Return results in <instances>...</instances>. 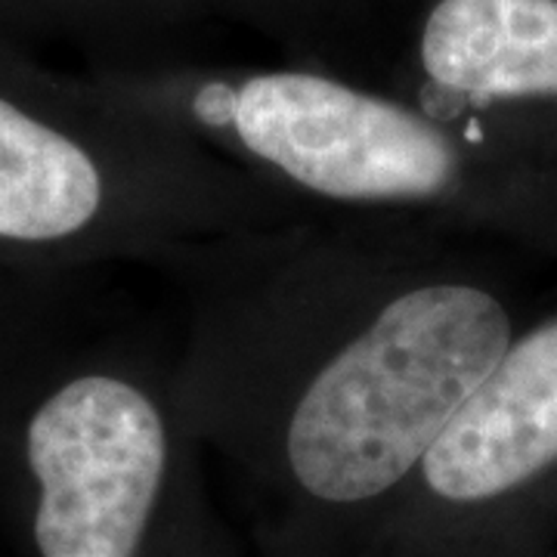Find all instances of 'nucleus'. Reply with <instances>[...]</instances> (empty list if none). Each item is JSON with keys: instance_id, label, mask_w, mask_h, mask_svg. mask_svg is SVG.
<instances>
[{"instance_id": "9", "label": "nucleus", "mask_w": 557, "mask_h": 557, "mask_svg": "<svg viewBox=\"0 0 557 557\" xmlns=\"http://www.w3.org/2000/svg\"><path fill=\"white\" fill-rule=\"evenodd\" d=\"M90 329L87 273L0 263V456L35 381Z\"/></svg>"}, {"instance_id": "7", "label": "nucleus", "mask_w": 557, "mask_h": 557, "mask_svg": "<svg viewBox=\"0 0 557 557\" xmlns=\"http://www.w3.org/2000/svg\"><path fill=\"white\" fill-rule=\"evenodd\" d=\"M13 22L25 60L69 53L84 75L205 60L199 40L214 25L199 0H13Z\"/></svg>"}, {"instance_id": "2", "label": "nucleus", "mask_w": 557, "mask_h": 557, "mask_svg": "<svg viewBox=\"0 0 557 557\" xmlns=\"http://www.w3.org/2000/svg\"><path fill=\"white\" fill-rule=\"evenodd\" d=\"M90 78L300 201L557 245V161L465 137L379 84L214 60Z\"/></svg>"}, {"instance_id": "1", "label": "nucleus", "mask_w": 557, "mask_h": 557, "mask_svg": "<svg viewBox=\"0 0 557 557\" xmlns=\"http://www.w3.org/2000/svg\"><path fill=\"white\" fill-rule=\"evenodd\" d=\"M468 230L322 218L201 242L183 292L177 394L201 446L282 505L285 557L379 530L428 446L520 332Z\"/></svg>"}, {"instance_id": "6", "label": "nucleus", "mask_w": 557, "mask_h": 557, "mask_svg": "<svg viewBox=\"0 0 557 557\" xmlns=\"http://www.w3.org/2000/svg\"><path fill=\"white\" fill-rule=\"evenodd\" d=\"M381 87L465 137L557 161V0H409Z\"/></svg>"}, {"instance_id": "10", "label": "nucleus", "mask_w": 557, "mask_h": 557, "mask_svg": "<svg viewBox=\"0 0 557 557\" xmlns=\"http://www.w3.org/2000/svg\"><path fill=\"white\" fill-rule=\"evenodd\" d=\"M0 53L22 57L16 44V22H13V0H0ZM25 60V57H22Z\"/></svg>"}, {"instance_id": "8", "label": "nucleus", "mask_w": 557, "mask_h": 557, "mask_svg": "<svg viewBox=\"0 0 557 557\" xmlns=\"http://www.w3.org/2000/svg\"><path fill=\"white\" fill-rule=\"evenodd\" d=\"M214 22H230L276 47L282 62L384 84L409 0H199Z\"/></svg>"}, {"instance_id": "4", "label": "nucleus", "mask_w": 557, "mask_h": 557, "mask_svg": "<svg viewBox=\"0 0 557 557\" xmlns=\"http://www.w3.org/2000/svg\"><path fill=\"white\" fill-rule=\"evenodd\" d=\"M201 449L174 341L90 329L28 391L0 471L35 557H201Z\"/></svg>"}, {"instance_id": "5", "label": "nucleus", "mask_w": 557, "mask_h": 557, "mask_svg": "<svg viewBox=\"0 0 557 557\" xmlns=\"http://www.w3.org/2000/svg\"><path fill=\"white\" fill-rule=\"evenodd\" d=\"M557 480V310L520 325L458 403L372 533L379 557H446L493 511Z\"/></svg>"}, {"instance_id": "3", "label": "nucleus", "mask_w": 557, "mask_h": 557, "mask_svg": "<svg viewBox=\"0 0 557 557\" xmlns=\"http://www.w3.org/2000/svg\"><path fill=\"white\" fill-rule=\"evenodd\" d=\"M322 214L97 78L0 53V263L164 270L201 242Z\"/></svg>"}]
</instances>
